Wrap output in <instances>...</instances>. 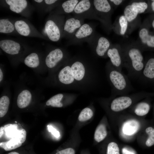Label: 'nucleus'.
I'll return each mask as SVG.
<instances>
[{"label":"nucleus","instance_id":"31","mask_svg":"<svg viewBox=\"0 0 154 154\" xmlns=\"http://www.w3.org/2000/svg\"><path fill=\"white\" fill-rule=\"evenodd\" d=\"M138 14L137 13L133 10L131 5H127L125 8L124 16L129 22H131L134 19Z\"/></svg>","mask_w":154,"mask_h":154},{"label":"nucleus","instance_id":"43","mask_svg":"<svg viewBox=\"0 0 154 154\" xmlns=\"http://www.w3.org/2000/svg\"><path fill=\"white\" fill-rule=\"evenodd\" d=\"M8 154H19V153H18L17 152H10Z\"/></svg>","mask_w":154,"mask_h":154},{"label":"nucleus","instance_id":"30","mask_svg":"<svg viewBox=\"0 0 154 154\" xmlns=\"http://www.w3.org/2000/svg\"><path fill=\"white\" fill-rule=\"evenodd\" d=\"M145 131L148 136L145 145L148 147H151L154 145V127L149 126L146 129Z\"/></svg>","mask_w":154,"mask_h":154},{"label":"nucleus","instance_id":"4","mask_svg":"<svg viewBox=\"0 0 154 154\" xmlns=\"http://www.w3.org/2000/svg\"><path fill=\"white\" fill-rule=\"evenodd\" d=\"M72 14L74 16L80 17L84 20L88 19L101 21L97 15L92 0H80Z\"/></svg>","mask_w":154,"mask_h":154},{"label":"nucleus","instance_id":"44","mask_svg":"<svg viewBox=\"0 0 154 154\" xmlns=\"http://www.w3.org/2000/svg\"><path fill=\"white\" fill-rule=\"evenodd\" d=\"M152 25L153 27L154 28V20L153 21L152 23Z\"/></svg>","mask_w":154,"mask_h":154},{"label":"nucleus","instance_id":"7","mask_svg":"<svg viewBox=\"0 0 154 154\" xmlns=\"http://www.w3.org/2000/svg\"><path fill=\"white\" fill-rule=\"evenodd\" d=\"M65 51L62 49L56 48L48 54L45 59V64L49 69L54 68L66 59Z\"/></svg>","mask_w":154,"mask_h":154},{"label":"nucleus","instance_id":"23","mask_svg":"<svg viewBox=\"0 0 154 154\" xmlns=\"http://www.w3.org/2000/svg\"><path fill=\"white\" fill-rule=\"evenodd\" d=\"M15 30L14 23H13L8 19H0V33L9 34L13 33Z\"/></svg>","mask_w":154,"mask_h":154},{"label":"nucleus","instance_id":"45","mask_svg":"<svg viewBox=\"0 0 154 154\" xmlns=\"http://www.w3.org/2000/svg\"></svg>","mask_w":154,"mask_h":154},{"label":"nucleus","instance_id":"39","mask_svg":"<svg viewBox=\"0 0 154 154\" xmlns=\"http://www.w3.org/2000/svg\"><path fill=\"white\" fill-rule=\"evenodd\" d=\"M4 74L3 72L2 68H0V82L1 83L3 81V79Z\"/></svg>","mask_w":154,"mask_h":154},{"label":"nucleus","instance_id":"34","mask_svg":"<svg viewBox=\"0 0 154 154\" xmlns=\"http://www.w3.org/2000/svg\"><path fill=\"white\" fill-rule=\"evenodd\" d=\"M119 22L121 27L120 34L122 35L125 34L127 27V21L124 16H121L119 19Z\"/></svg>","mask_w":154,"mask_h":154},{"label":"nucleus","instance_id":"42","mask_svg":"<svg viewBox=\"0 0 154 154\" xmlns=\"http://www.w3.org/2000/svg\"><path fill=\"white\" fill-rule=\"evenodd\" d=\"M153 1L151 5L153 10L154 11V0L152 1Z\"/></svg>","mask_w":154,"mask_h":154},{"label":"nucleus","instance_id":"32","mask_svg":"<svg viewBox=\"0 0 154 154\" xmlns=\"http://www.w3.org/2000/svg\"><path fill=\"white\" fill-rule=\"evenodd\" d=\"M131 5L133 10L138 13H143L148 7L147 4L144 2H134Z\"/></svg>","mask_w":154,"mask_h":154},{"label":"nucleus","instance_id":"35","mask_svg":"<svg viewBox=\"0 0 154 154\" xmlns=\"http://www.w3.org/2000/svg\"><path fill=\"white\" fill-rule=\"evenodd\" d=\"M121 154H137L136 151L133 148L127 147H124L122 148L121 150Z\"/></svg>","mask_w":154,"mask_h":154},{"label":"nucleus","instance_id":"15","mask_svg":"<svg viewBox=\"0 0 154 154\" xmlns=\"http://www.w3.org/2000/svg\"><path fill=\"white\" fill-rule=\"evenodd\" d=\"M58 78L59 82L64 84L68 85L74 82L75 79L71 71L70 64L65 66L60 70Z\"/></svg>","mask_w":154,"mask_h":154},{"label":"nucleus","instance_id":"37","mask_svg":"<svg viewBox=\"0 0 154 154\" xmlns=\"http://www.w3.org/2000/svg\"><path fill=\"white\" fill-rule=\"evenodd\" d=\"M47 127L49 131L51 132L55 137L58 138L60 137V133L56 129L51 125H48Z\"/></svg>","mask_w":154,"mask_h":154},{"label":"nucleus","instance_id":"12","mask_svg":"<svg viewBox=\"0 0 154 154\" xmlns=\"http://www.w3.org/2000/svg\"><path fill=\"white\" fill-rule=\"evenodd\" d=\"M80 0H67L62 1L52 11L51 14L63 15L72 13Z\"/></svg>","mask_w":154,"mask_h":154},{"label":"nucleus","instance_id":"10","mask_svg":"<svg viewBox=\"0 0 154 154\" xmlns=\"http://www.w3.org/2000/svg\"><path fill=\"white\" fill-rule=\"evenodd\" d=\"M4 133L6 137L10 139H17L20 140L22 143L25 141L26 132L23 129H18L16 124H8L4 125Z\"/></svg>","mask_w":154,"mask_h":154},{"label":"nucleus","instance_id":"1","mask_svg":"<svg viewBox=\"0 0 154 154\" xmlns=\"http://www.w3.org/2000/svg\"><path fill=\"white\" fill-rule=\"evenodd\" d=\"M109 80L112 88V93L115 95H127L133 88L128 77L110 64L107 67Z\"/></svg>","mask_w":154,"mask_h":154},{"label":"nucleus","instance_id":"19","mask_svg":"<svg viewBox=\"0 0 154 154\" xmlns=\"http://www.w3.org/2000/svg\"><path fill=\"white\" fill-rule=\"evenodd\" d=\"M139 123L137 120L134 119L128 120L123 125V133L126 135H132L136 133L139 130Z\"/></svg>","mask_w":154,"mask_h":154},{"label":"nucleus","instance_id":"2","mask_svg":"<svg viewBox=\"0 0 154 154\" xmlns=\"http://www.w3.org/2000/svg\"><path fill=\"white\" fill-rule=\"evenodd\" d=\"M123 66L127 69L128 76L133 79H139L145 66L143 57L138 49L132 48L126 53Z\"/></svg>","mask_w":154,"mask_h":154},{"label":"nucleus","instance_id":"14","mask_svg":"<svg viewBox=\"0 0 154 154\" xmlns=\"http://www.w3.org/2000/svg\"><path fill=\"white\" fill-rule=\"evenodd\" d=\"M16 31L20 35L28 37L33 35V29L26 21L22 19L18 20L14 23Z\"/></svg>","mask_w":154,"mask_h":154},{"label":"nucleus","instance_id":"13","mask_svg":"<svg viewBox=\"0 0 154 154\" xmlns=\"http://www.w3.org/2000/svg\"><path fill=\"white\" fill-rule=\"evenodd\" d=\"M107 55L110 59L112 65L117 69L121 71L123 66V60L118 49L114 47L110 48L107 51Z\"/></svg>","mask_w":154,"mask_h":154},{"label":"nucleus","instance_id":"27","mask_svg":"<svg viewBox=\"0 0 154 154\" xmlns=\"http://www.w3.org/2000/svg\"><path fill=\"white\" fill-rule=\"evenodd\" d=\"M64 95L61 93L56 94L48 100L46 102V104L47 106L61 108L63 106V104L61 101L63 98Z\"/></svg>","mask_w":154,"mask_h":154},{"label":"nucleus","instance_id":"40","mask_svg":"<svg viewBox=\"0 0 154 154\" xmlns=\"http://www.w3.org/2000/svg\"><path fill=\"white\" fill-rule=\"evenodd\" d=\"M4 133V127H1L0 128V138L2 137Z\"/></svg>","mask_w":154,"mask_h":154},{"label":"nucleus","instance_id":"17","mask_svg":"<svg viewBox=\"0 0 154 154\" xmlns=\"http://www.w3.org/2000/svg\"><path fill=\"white\" fill-rule=\"evenodd\" d=\"M71 71L75 80L80 81L84 78L85 68L83 63L80 60H75L70 64Z\"/></svg>","mask_w":154,"mask_h":154},{"label":"nucleus","instance_id":"36","mask_svg":"<svg viewBox=\"0 0 154 154\" xmlns=\"http://www.w3.org/2000/svg\"><path fill=\"white\" fill-rule=\"evenodd\" d=\"M74 150L71 148H67L57 152L56 154H75Z\"/></svg>","mask_w":154,"mask_h":154},{"label":"nucleus","instance_id":"16","mask_svg":"<svg viewBox=\"0 0 154 154\" xmlns=\"http://www.w3.org/2000/svg\"><path fill=\"white\" fill-rule=\"evenodd\" d=\"M33 98L32 93L27 89L21 90L17 97V104L20 108H25L30 104Z\"/></svg>","mask_w":154,"mask_h":154},{"label":"nucleus","instance_id":"18","mask_svg":"<svg viewBox=\"0 0 154 154\" xmlns=\"http://www.w3.org/2000/svg\"><path fill=\"white\" fill-rule=\"evenodd\" d=\"M5 1L10 10L17 13H21L28 6V3L26 0H6Z\"/></svg>","mask_w":154,"mask_h":154},{"label":"nucleus","instance_id":"41","mask_svg":"<svg viewBox=\"0 0 154 154\" xmlns=\"http://www.w3.org/2000/svg\"><path fill=\"white\" fill-rule=\"evenodd\" d=\"M35 2L38 3H40L42 2L43 0H35L34 1Z\"/></svg>","mask_w":154,"mask_h":154},{"label":"nucleus","instance_id":"33","mask_svg":"<svg viewBox=\"0 0 154 154\" xmlns=\"http://www.w3.org/2000/svg\"><path fill=\"white\" fill-rule=\"evenodd\" d=\"M106 154H120L117 144L113 142L110 143L107 146Z\"/></svg>","mask_w":154,"mask_h":154},{"label":"nucleus","instance_id":"6","mask_svg":"<svg viewBox=\"0 0 154 154\" xmlns=\"http://www.w3.org/2000/svg\"><path fill=\"white\" fill-rule=\"evenodd\" d=\"M84 23V19L82 18L74 16L67 17L65 20L62 38L70 39Z\"/></svg>","mask_w":154,"mask_h":154},{"label":"nucleus","instance_id":"38","mask_svg":"<svg viewBox=\"0 0 154 154\" xmlns=\"http://www.w3.org/2000/svg\"><path fill=\"white\" fill-rule=\"evenodd\" d=\"M109 1L113 3L116 5H118L122 2L123 1L121 0H110Z\"/></svg>","mask_w":154,"mask_h":154},{"label":"nucleus","instance_id":"28","mask_svg":"<svg viewBox=\"0 0 154 154\" xmlns=\"http://www.w3.org/2000/svg\"><path fill=\"white\" fill-rule=\"evenodd\" d=\"M10 99L6 95L2 96L0 98V117L4 116L8 112L10 104Z\"/></svg>","mask_w":154,"mask_h":154},{"label":"nucleus","instance_id":"25","mask_svg":"<svg viewBox=\"0 0 154 154\" xmlns=\"http://www.w3.org/2000/svg\"><path fill=\"white\" fill-rule=\"evenodd\" d=\"M139 36L143 43L147 44L149 47H154V36L149 35L146 29L143 28L140 30Z\"/></svg>","mask_w":154,"mask_h":154},{"label":"nucleus","instance_id":"26","mask_svg":"<svg viewBox=\"0 0 154 154\" xmlns=\"http://www.w3.org/2000/svg\"><path fill=\"white\" fill-rule=\"evenodd\" d=\"M107 132L105 126L100 124L96 128L94 134V139L98 142L103 140L107 135Z\"/></svg>","mask_w":154,"mask_h":154},{"label":"nucleus","instance_id":"21","mask_svg":"<svg viewBox=\"0 0 154 154\" xmlns=\"http://www.w3.org/2000/svg\"><path fill=\"white\" fill-rule=\"evenodd\" d=\"M151 108V104L147 101L140 102L137 103L134 108V113L137 116H143L147 115Z\"/></svg>","mask_w":154,"mask_h":154},{"label":"nucleus","instance_id":"3","mask_svg":"<svg viewBox=\"0 0 154 154\" xmlns=\"http://www.w3.org/2000/svg\"><path fill=\"white\" fill-rule=\"evenodd\" d=\"M65 17L63 15L51 14L45 24L44 32L51 41L57 42L62 37Z\"/></svg>","mask_w":154,"mask_h":154},{"label":"nucleus","instance_id":"24","mask_svg":"<svg viewBox=\"0 0 154 154\" xmlns=\"http://www.w3.org/2000/svg\"><path fill=\"white\" fill-rule=\"evenodd\" d=\"M22 144L20 140L12 139L8 141L1 142L0 147L6 151H9L20 147Z\"/></svg>","mask_w":154,"mask_h":154},{"label":"nucleus","instance_id":"8","mask_svg":"<svg viewBox=\"0 0 154 154\" xmlns=\"http://www.w3.org/2000/svg\"><path fill=\"white\" fill-rule=\"evenodd\" d=\"M139 79L145 84L154 87V58H150L145 63Z\"/></svg>","mask_w":154,"mask_h":154},{"label":"nucleus","instance_id":"5","mask_svg":"<svg viewBox=\"0 0 154 154\" xmlns=\"http://www.w3.org/2000/svg\"><path fill=\"white\" fill-rule=\"evenodd\" d=\"M95 27L90 23L83 24L69 40L68 45H77L82 42H88L94 35Z\"/></svg>","mask_w":154,"mask_h":154},{"label":"nucleus","instance_id":"20","mask_svg":"<svg viewBox=\"0 0 154 154\" xmlns=\"http://www.w3.org/2000/svg\"><path fill=\"white\" fill-rule=\"evenodd\" d=\"M24 62L29 68L34 69L37 68L40 66V56L36 52H31L25 58Z\"/></svg>","mask_w":154,"mask_h":154},{"label":"nucleus","instance_id":"11","mask_svg":"<svg viewBox=\"0 0 154 154\" xmlns=\"http://www.w3.org/2000/svg\"><path fill=\"white\" fill-rule=\"evenodd\" d=\"M0 47L5 53L12 56H16L19 54L22 50V46L19 43L8 39L1 40Z\"/></svg>","mask_w":154,"mask_h":154},{"label":"nucleus","instance_id":"29","mask_svg":"<svg viewBox=\"0 0 154 154\" xmlns=\"http://www.w3.org/2000/svg\"><path fill=\"white\" fill-rule=\"evenodd\" d=\"M93 115L92 110L90 108L86 107L83 109L80 112L78 119L80 121H84L91 118Z\"/></svg>","mask_w":154,"mask_h":154},{"label":"nucleus","instance_id":"22","mask_svg":"<svg viewBox=\"0 0 154 154\" xmlns=\"http://www.w3.org/2000/svg\"><path fill=\"white\" fill-rule=\"evenodd\" d=\"M96 12H110L111 7L109 1L107 0H92Z\"/></svg>","mask_w":154,"mask_h":154},{"label":"nucleus","instance_id":"9","mask_svg":"<svg viewBox=\"0 0 154 154\" xmlns=\"http://www.w3.org/2000/svg\"><path fill=\"white\" fill-rule=\"evenodd\" d=\"M88 43L94 48L96 54L100 57L107 54L110 46V42L106 38L101 37L96 40L94 35Z\"/></svg>","mask_w":154,"mask_h":154}]
</instances>
